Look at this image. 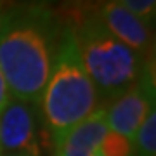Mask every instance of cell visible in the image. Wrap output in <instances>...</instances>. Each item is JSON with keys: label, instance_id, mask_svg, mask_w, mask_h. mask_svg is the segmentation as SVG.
<instances>
[{"label": "cell", "instance_id": "9a60e30c", "mask_svg": "<svg viewBox=\"0 0 156 156\" xmlns=\"http://www.w3.org/2000/svg\"><path fill=\"white\" fill-rule=\"evenodd\" d=\"M95 156H101V154H95Z\"/></svg>", "mask_w": 156, "mask_h": 156}, {"label": "cell", "instance_id": "30bf717a", "mask_svg": "<svg viewBox=\"0 0 156 156\" xmlns=\"http://www.w3.org/2000/svg\"><path fill=\"white\" fill-rule=\"evenodd\" d=\"M116 2L153 28L156 19V0H116Z\"/></svg>", "mask_w": 156, "mask_h": 156}, {"label": "cell", "instance_id": "5bb4252c", "mask_svg": "<svg viewBox=\"0 0 156 156\" xmlns=\"http://www.w3.org/2000/svg\"><path fill=\"white\" fill-rule=\"evenodd\" d=\"M0 156H9V154H2V153H0Z\"/></svg>", "mask_w": 156, "mask_h": 156}, {"label": "cell", "instance_id": "ba28073f", "mask_svg": "<svg viewBox=\"0 0 156 156\" xmlns=\"http://www.w3.org/2000/svg\"><path fill=\"white\" fill-rule=\"evenodd\" d=\"M134 156H156V106L147 113L137 128L134 139Z\"/></svg>", "mask_w": 156, "mask_h": 156}, {"label": "cell", "instance_id": "7c38bea8", "mask_svg": "<svg viewBox=\"0 0 156 156\" xmlns=\"http://www.w3.org/2000/svg\"><path fill=\"white\" fill-rule=\"evenodd\" d=\"M24 2H37V4H45V5H49L50 2H54V0H24Z\"/></svg>", "mask_w": 156, "mask_h": 156}, {"label": "cell", "instance_id": "3957f363", "mask_svg": "<svg viewBox=\"0 0 156 156\" xmlns=\"http://www.w3.org/2000/svg\"><path fill=\"white\" fill-rule=\"evenodd\" d=\"M71 26L83 68L102 106L130 89L154 64L115 38L95 14L82 17Z\"/></svg>", "mask_w": 156, "mask_h": 156}, {"label": "cell", "instance_id": "9c48e42d", "mask_svg": "<svg viewBox=\"0 0 156 156\" xmlns=\"http://www.w3.org/2000/svg\"><path fill=\"white\" fill-rule=\"evenodd\" d=\"M99 154L101 156H134V146H132L130 139L109 130L102 146H101Z\"/></svg>", "mask_w": 156, "mask_h": 156}, {"label": "cell", "instance_id": "7a4b0ae2", "mask_svg": "<svg viewBox=\"0 0 156 156\" xmlns=\"http://www.w3.org/2000/svg\"><path fill=\"white\" fill-rule=\"evenodd\" d=\"M101 106L78 52L73 26L62 24L52 69L38 102L42 127L54 140Z\"/></svg>", "mask_w": 156, "mask_h": 156}, {"label": "cell", "instance_id": "4fadbf2b", "mask_svg": "<svg viewBox=\"0 0 156 156\" xmlns=\"http://www.w3.org/2000/svg\"><path fill=\"white\" fill-rule=\"evenodd\" d=\"M4 5H5V4H4V0H0V9H2Z\"/></svg>", "mask_w": 156, "mask_h": 156}, {"label": "cell", "instance_id": "52a82bcc", "mask_svg": "<svg viewBox=\"0 0 156 156\" xmlns=\"http://www.w3.org/2000/svg\"><path fill=\"white\" fill-rule=\"evenodd\" d=\"M109 127L106 122L104 106L97 108L89 118L82 120L75 127L52 140V156H95L106 139Z\"/></svg>", "mask_w": 156, "mask_h": 156}, {"label": "cell", "instance_id": "6da1fadb", "mask_svg": "<svg viewBox=\"0 0 156 156\" xmlns=\"http://www.w3.org/2000/svg\"><path fill=\"white\" fill-rule=\"evenodd\" d=\"M62 24L50 5L19 2L0 9V69L11 97L38 104Z\"/></svg>", "mask_w": 156, "mask_h": 156}, {"label": "cell", "instance_id": "277c9868", "mask_svg": "<svg viewBox=\"0 0 156 156\" xmlns=\"http://www.w3.org/2000/svg\"><path fill=\"white\" fill-rule=\"evenodd\" d=\"M42 128L38 104L11 97L0 113V153L9 156H42Z\"/></svg>", "mask_w": 156, "mask_h": 156}, {"label": "cell", "instance_id": "8992f818", "mask_svg": "<svg viewBox=\"0 0 156 156\" xmlns=\"http://www.w3.org/2000/svg\"><path fill=\"white\" fill-rule=\"evenodd\" d=\"M95 17L115 38L125 44L128 49L135 50L147 61H154L153 28L120 5L116 0H102L95 11Z\"/></svg>", "mask_w": 156, "mask_h": 156}, {"label": "cell", "instance_id": "5b68a950", "mask_svg": "<svg viewBox=\"0 0 156 156\" xmlns=\"http://www.w3.org/2000/svg\"><path fill=\"white\" fill-rule=\"evenodd\" d=\"M154 106V69L151 66L130 89L104 106L108 127L111 132L132 140L140 123Z\"/></svg>", "mask_w": 156, "mask_h": 156}, {"label": "cell", "instance_id": "8fae6325", "mask_svg": "<svg viewBox=\"0 0 156 156\" xmlns=\"http://www.w3.org/2000/svg\"><path fill=\"white\" fill-rule=\"evenodd\" d=\"M11 101V90H9V85L5 82V76L0 69V113L4 111V108L7 106V102Z\"/></svg>", "mask_w": 156, "mask_h": 156}]
</instances>
